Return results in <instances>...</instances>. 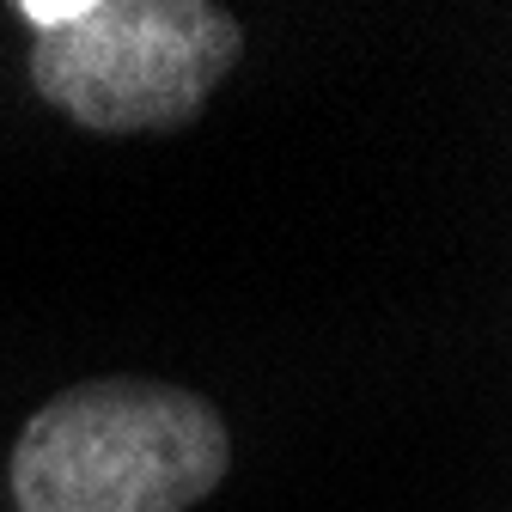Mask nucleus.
<instances>
[{"label":"nucleus","mask_w":512,"mask_h":512,"mask_svg":"<svg viewBox=\"0 0 512 512\" xmlns=\"http://www.w3.org/2000/svg\"><path fill=\"white\" fill-rule=\"evenodd\" d=\"M244 31L208 0H92L31 49V86L92 135H159L196 122L238 68Z\"/></svg>","instance_id":"f03ea898"},{"label":"nucleus","mask_w":512,"mask_h":512,"mask_svg":"<svg viewBox=\"0 0 512 512\" xmlns=\"http://www.w3.org/2000/svg\"><path fill=\"white\" fill-rule=\"evenodd\" d=\"M86 7H92V0H19V19L37 31V37H49V31H68L74 19H86Z\"/></svg>","instance_id":"7ed1b4c3"},{"label":"nucleus","mask_w":512,"mask_h":512,"mask_svg":"<svg viewBox=\"0 0 512 512\" xmlns=\"http://www.w3.org/2000/svg\"><path fill=\"white\" fill-rule=\"evenodd\" d=\"M220 409L159 378H86L49 397L13 445L19 512H189L220 488Z\"/></svg>","instance_id":"f257e3e1"}]
</instances>
